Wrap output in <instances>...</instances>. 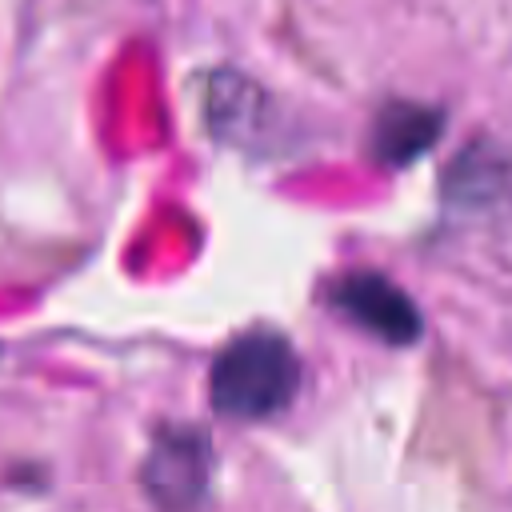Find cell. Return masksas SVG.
Listing matches in <instances>:
<instances>
[{
	"label": "cell",
	"mask_w": 512,
	"mask_h": 512,
	"mask_svg": "<svg viewBox=\"0 0 512 512\" xmlns=\"http://www.w3.org/2000/svg\"><path fill=\"white\" fill-rule=\"evenodd\" d=\"M208 464L212 452L196 428H168L148 452L144 484L164 512H192V504L208 488Z\"/></svg>",
	"instance_id": "2"
},
{
	"label": "cell",
	"mask_w": 512,
	"mask_h": 512,
	"mask_svg": "<svg viewBox=\"0 0 512 512\" xmlns=\"http://www.w3.org/2000/svg\"><path fill=\"white\" fill-rule=\"evenodd\" d=\"M440 132V116L432 108H388L376 124V144L388 160H412Z\"/></svg>",
	"instance_id": "4"
},
{
	"label": "cell",
	"mask_w": 512,
	"mask_h": 512,
	"mask_svg": "<svg viewBox=\"0 0 512 512\" xmlns=\"http://www.w3.org/2000/svg\"><path fill=\"white\" fill-rule=\"evenodd\" d=\"M332 308L368 328L372 336L388 340V344H412L420 340V312L412 308V300L376 272H348L344 280L332 284Z\"/></svg>",
	"instance_id": "3"
},
{
	"label": "cell",
	"mask_w": 512,
	"mask_h": 512,
	"mask_svg": "<svg viewBox=\"0 0 512 512\" xmlns=\"http://www.w3.org/2000/svg\"><path fill=\"white\" fill-rule=\"evenodd\" d=\"M208 388L216 412L232 420H264L292 404L300 388V356L280 332H244L216 356Z\"/></svg>",
	"instance_id": "1"
}]
</instances>
